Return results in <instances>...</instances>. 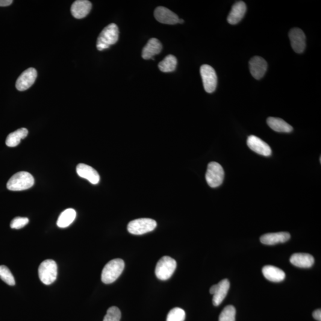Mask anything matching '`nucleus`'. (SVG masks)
Here are the masks:
<instances>
[{"label": "nucleus", "mask_w": 321, "mask_h": 321, "mask_svg": "<svg viewBox=\"0 0 321 321\" xmlns=\"http://www.w3.org/2000/svg\"><path fill=\"white\" fill-rule=\"evenodd\" d=\"M119 31L115 23L106 26L99 34L97 40L96 47L99 51L107 49L116 44L119 40Z\"/></svg>", "instance_id": "nucleus-1"}, {"label": "nucleus", "mask_w": 321, "mask_h": 321, "mask_svg": "<svg viewBox=\"0 0 321 321\" xmlns=\"http://www.w3.org/2000/svg\"><path fill=\"white\" fill-rule=\"evenodd\" d=\"M125 266V262L121 259H115L109 262L102 270V281L106 284L113 283L122 275Z\"/></svg>", "instance_id": "nucleus-2"}, {"label": "nucleus", "mask_w": 321, "mask_h": 321, "mask_svg": "<svg viewBox=\"0 0 321 321\" xmlns=\"http://www.w3.org/2000/svg\"><path fill=\"white\" fill-rule=\"evenodd\" d=\"M35 183L34 177L30 173L21 172L16 173L7 182V187L11 191H22L33 186Z\"/></svg>", "instance_id": "nucleus-3"}, {"label": "nucleus", "mask_w": 321, "mask_h": 321, "mask_svg": "<svg viewBox=\"0 0 321 321\" xmlns=\"http://www.w3.org/2000/svg\"><path fill=\"white\" fill-rule=\"evenodd\" d=\"M177 267L176 261L169 256H164L158 262L155 267V275L160 280H167L173 273Z\"/></svg>", "instance_id": "nucleus-4"}, {"label": "nucleus", "mask_w": 321, "mask_h": 321, "mask_svg": "<svg viewBox=\"0 0 321 321\" xmlns=\"http://www.w3.org/2000/svg\"><path fill=\"white\" fill-rule=\"evenodd\" d=\"M38 275L43 283L46 285L51 284L57 278V264L52 260L43 261L38 269Z\"/></svg>", "instance_id": "nucleus-5"}, {"label": "nucleus", "mask_w": 321, "mask_h": 321, "mask_svg": "<svg viewBox=\"0 0 321 321\" xmlns=\"http://www.w3.org/2000/svg\"><path fill=\"white\" fill-rule=\"evenodd\" d=\"M206 181L211 187L216 188L223 183L225 178V171L221 165L216 162H211L208 164Z\"/></svg>", "instance_id": "nucleus-6"}, {"label": "nucleus", "mask_w": 321, "mask_h": 321, "mask_svg": "<svg viewBox=\"0 0 321 321\" xmlns=\"http://www.w3.org/2000/svg\"><path fill=\"white\" fill-rule=\"evenodd\" d=\"M157 224L151 219H139L132 221L128 226V230L134 235H142L151 232L156 228Z\"/></svg>", "instance_id": "nucleus-7"}, {"label": "nucleus", "mask_w": 321, "mask_h": 321, "mask_svg": "<svg viewBox=\"0 0 321 321\" xmlns=\"http://www.w3.org/2000/svg\"><path fill=\"white\" fill-rule=\"evenodd\" d=\"M200 72L206 92H214L217 86V76L215 70L208 64H204L201 66Z\"/></svg>", "instance_id": "nucleus-8"}, {"label": "nucleus", "mask_w": 321, "mask_h": 321, "mask_svg": "<svg viewBox=\"0 0 321 321\" xmlns=\"http://www.w3.org/2000/svg\"><path fill=\"white\" fill-rule=\"evenodd\" d=\"M229 288V282L228 279H224L219 283L214 285L210 290L213 295V302L214 306H219L226 298Z\"/></svg>", "instance_id": "nucleus-9"}, {"label": "nucleus", "mask_w": 321, "mask_h": 321, "mask_svg": "<svg viewBox=\"0 0 321 321\" xmlns=\"http://www.w3.org/2000/svg\"><path fill=\"white\" fill-rule=\"evenodd\" d=\"M37 78V71L34 68H29L23 72L16 81V87L19 91H25L31 87Z\"/></svg>", "instance_id": "nucleus-10"}, {"label": "nucleus", "mask_w": 321, "mask_h": 321, "mask_svg": "<svg viewBox=\"0 0 321 321\" xmlns=\"http://www.w3.org/2000/svg\"><path fill=\"white\" fill-rule=\"evenodd\" d=\"M247 145L253 151L265 157H269L272 154V150L270 146L264 140L254 135H251L247 138Z\"/></svg>", "instance_id": "nucleus-11"}, {"label": "nucleus", "mask_w": 321, "mask_h": 321, "mask_svg": "<svg viewBox=\"0 0 321 321\" xmlns=\"http://www.w3.org/2000/svg\"><path fill=\"white\" fill-rule=\"evenodd\" d=\"M291 46L298 54L304 51L306 47V37L304 32L299 28H293L288 34Z\"/></svg>", "instance_id": "nucleus-12"}, {"label": "nucleus", "mask_w": 321, "mask_h": 321, "mask_svg": "<svg viewBox=\"0 0 321 321\" xmlns=\"http://www.w3.org/2000/svg\"><path fill=\"white\" fill-rule=\"evenodd\" d=\"M267 63L263 58L256 56L249 61L250 73L256 79H261L264 77L267 70Z\"/></svg>", "instance_id": "nucleus-13"}, {"label": "nucleus", "mask_w": 321, "mask_h": 321, "mask_svg": "<svg viewBox=\"0 0 321 321\" xmlns=\"http://www.w3.org/2000/svg\"><path fill=\"white\" fill-rule=\"evenodd\" d=\"M155 18L164 24L175 25L179 23L178 15L166 7H158L154 11Z\"/></svg>", "instance_id": "nucleus-14"}, {"label": "nucleus", "mask_w": 321, "mask_h": 321, "mask_svg": "<svg viewBox=\"0 0 321 321\" xmlns=\"http://www.w3.org/2000/svg\"><path fill=\"white\" fill-rule=\"evenodd\" d=\"M76 172L82 178L88 180L91 183L98 184L100 177L98 172L92 167L85 164H79L76 167Z\"/></svg>", "instance_id": "nucleus-15"}, {"label": "nucleus", "mask_w": 321, "mask_h": 321, "mask_svg": "<svg viewBox=\"0 0 321 321\" xmlns=\"http://www.w3.org/2000/svg\"><path fill=\"white\" fill-rule=\"evenodd\" d=\"M92 4L87 0H78L73 2L71 7V13L76 19L84 18L90 13Z\"/></svg>", "instance_id": "nucleus-16"}, {"label": "nucleus", "mask_w": 321, "mask_h": 321, "mask_svg": "<svg viewBox=\"0 0 321 321\" xmlns=\"http://www.w3.org/2000/svg\"><path fill=\"white\" fill-rule=\"evenodd\" d=\"M290 238V234L287 232H273L262 235L261 242L266 245H275L278 243L286 242Z\"/></svg>", "instance_id": "nucleus-17"}, {"label": "nucleus", "mask_w": 321, "mask_h": 321, "mask_svg": "<svg viewBox=\"0 0 321 321\" xmlns=\"http://www.w3.org/2000/svg\"><path fill=\"white\" fill-rule=\"evenodd\" d=\"M246 11V5L243 1H238L232 5L228 21L231 25L237 24L243 18Z\"/></svg>", "instance_id": "nucleus-18"}, {"label": "nucleus", "mask_w": 321, "mask_h": 321, "mask_svg": "<svg viewBox=\"0 0 321 321\" xmlns=\"http://www.w3.org/2000/svg\"><path fill=\"white\" fill-rule=\"evenodd\" d=\"M163 46L160 41L156 38H151L144 47L142 50V56L145 60L152 58L154 60V56L160 54Z\"/></svg>", "instance_id": "nucleus-19"}, {"label": "nucleus", "mask_w": 321, "mask_h": 321, "mask_svg": "<svg viewBox=\"0 0 321 321\" xmlns=\"http://www.w3.org/2000/svg\"><path fill=\"white\" fill-rule=\"evenodd\" d=\"M290 263L293 266L308 269L313 266L314 264V258L308 253H294L290 258Z\"/></svg>", "instance_id": "nucleus-20"}, {"label": "nucleus", "mask_w": 321, "mask_h": 321, "mask_svg": "<svg viewBox=\"0 0 321 321\" xmlns=\"http://www.w3.org/2000/svg\"><path fill=\"white\" fill-rule=\"evenodd\" d=\"M263 273L265 277L273 282H281L285 277L283 271L273 266H265L263 269Z\"/></svg>", "instance_id": "nucleus-21"}, {"label": "nucleus", "mask_w": 321, "mask_h": 321, "mask_svg": "<svg viewBox=\"0 0 321 321\" xmlns=\"http://www.w3.org/2000/svg\"><path fill=\"white\" fill-rule=\"evenodd\" d=\"M267 124L271 129L276 132L290 133L293 131L292 126L279 118L269 117L267 119Z\"/></svg>", "instance_id": "nucleus-22"}, {"label": "nucleus", "mask_w": 321, "mask_h": 321, "mask_svg": "<svg viewBox=\"0 0 321 321\" xmlns=\"http://www.w3.org/2000/svg\"><path fill=\"white\" fill-rule=\"evenodd\" d=\"M28 135L27 129H19L8 135L6 140H5V144L9 147H15L19 145L21 142V140L27 137Z\"/></svg>", "instance_id": "nucleus-23"}, {"label": "nucleus", "mask_w": 321, "mask_h": 321, "mask_svg": "<svg viewBox=\"0 0 321 321\" xmlns=\"http://www.w3.org/2000/svg\"><path fill=\"white\" fill-rule=\"evenodd\" d=\"M76 217V213L72 208L67 209L59 216L57 225L59 228H66L74 222Z\"/></svg>", "instance_id": "nucleus-24"}, {"label": "nucleus", "mask_w": 321, "mask_h": 321, "mask_svg": "<svg viewBox=\"0 0 321 321\" xmlns=\"http://www.w3.org/2000/svg\"><path fill=\"white\" fill-rule=\"evenodd\" d=\"M177 64H178V60L175 56L169 55L159 63L158 67L161 72H172L176 70Z\"/></svg>", "instance_id": "nucleus-25"}, {"label": "nucleus", "mask_w": 321, "mask_h": 321, "mask_svg": "<svg viewBox=\"0 0 321 321\" xmlns=\"http://www.w3.org/2000/svg\"><path fill=\"white\" fill-rule=\"evenodd\" d=\"M236 311L233 306L229 305L223 309L219 317V321H235Z\"/></svg>", "instance_id": "nucleus-26"}, {"label": "nucleus", "mask_w": 321, "mask_h": 321, "mask_svg": "<svg viewBox=\"0 0 321 321\" xmlns=\"http://www.w3.org/2000/svg\"><path fill=\"white\" fill-rule=\"evenodd\" d=\"M185 313L183 309L175 308L168 314L166 321H184Z\"/></svg>", "instance_id": "nucleus-27"}, {"label": "nucleus", "mask_w": 321, "mask_h": 321, "mask_svg": "<svg viewBox=\"0 0 321 321\" xmlns=\"http://www.w3.org/2000/svg\"><path fill=\"white\" fill-rule=\"evenodd\" d=\"M0 278L8 285H15V279H14L12 273L6 266H0Z\"/></svg>", "instance_id": "nucleus-28"}, {"label": "nucleus", "mask_w": 321, "mask_h": 321, "mask_svg": "<svg viewBox=\"0 0 321 321\" xmlns=\"http://www.w3.org/2000/svg\"><path fill=\"white\" fill-rule=\"evenodd\" d=\"M121 317L122 314L120 309L116 306H112L108 309L103 321H120Z\"/></svg>", "instance_id": "nucleus-29"}, {"label": "nucleus", "mask_w": 321, "mask_h": 321, "mask_svg": "<svg viewBox=\"0 0 321 321\" xmlns=\"http://www.w3.org/2000/svg\"><path fill=\"white\" fill-rule=\"evenodd\" d=\"M29 219L25 217H16L11 221L10 227L13 229H20L28 225Z\"/></svg>", "instance_id": "nucleus-30"}, {"label": "nucleus", "mask_w": 321, "mask_h": 321, "mask_svg": "<svg viewBox=\"0 0 321 321\" xmlns=\"http://www.w3.org/2000/svg\"><path fill=\"white\" fill-rule=\"evenodd\" d=\"M313 317L318 321H321V309H317L313 312Z\"/></svg>", "instance_id": "nucleus-31"}, {"label": "nucleus", "mask_w": 321, "mask_h": 321, "mask_svg": "<svg viewBox=\"0 0 321 321\" xmlns=\"http://www.w3.org/2000/svg\"><path fill=\"white\" fill-rule=\"evenodd\" d=\"M12 0H0V7H7L12 4Z\"/></svg>", "instance_id": "nucleus-32"}, {"label": "nucleus", "mask_w": 321, "mask_h": 321, "mask_svg": "<svg viewBox=\"0 0 321 321\" xmlns=\"http://www.w3.org/2000/svg\"><path fill=\"white\" fill-rule=\"evenodd\" d=\"M179 23H184V20L183 19H179Z\"/></svg>", "instance_id": "nucleus-33"}]
</instances>
